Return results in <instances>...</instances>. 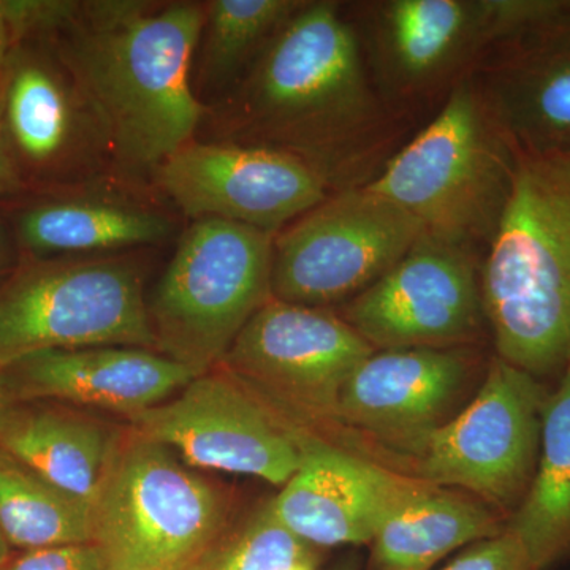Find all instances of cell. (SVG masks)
I'll return each mask as SVG.
<instances>
[{"label": "cell", "instance_id": "22", "mask_svg": "<svg viewBox=\"0 0 570 570\" xmlns=\"http://www.w3.org/2000/svg\"><path fill=\"white\" fill-rule=\"evenodd\" d=\"M504 530L505 520L480 499L423 480L371 540L366 570H431L461 547Z\"/></svg>", "mask_w": 570, "mask_h": 570}, {"label": "cell", "instance_id": "34", "mask_svg": "<svg viewBox=\"0 0 570 570\" xmlns=\"http://www.w3.org/2000/svg\"><path fill=\"white\" fill-rule=\"evenodd\" d=\"M11 404L9 395H7L6 389H3L2 377H0V415L3 414L7 407Z\"/></svg>", "mask_w": 570, "mask_h": 570}, {"label": "cell", "instance_id": "17", "mask_svg": "<svg viewBox=\"0 0 570 570\" xmlns=\"http://www.w3.org/2000/svg\"><path fill=\"white\" fill-rule=\"evenodd\" d=\"M170 209L151 184L124 178L0 202L21 261L97 257L164 245L176 230Z\"/></svg>", "mask_w": 570, "mask_h": 570}, {"label": "cell", "instance_id": "30", "mask_svg": "<svg viewBox=\"0 0 570 570\" xmlns=\"http://www.w3.org/2000/svg\"><path fill=\"white\" fill-rule=\"evenodd\" d=\"M20 250L14 243L9 224L0 214V283L11 275L18 264H20Z\"/></svg>", "mask_w": 570, "mask_h": 570}, {"label": "cell", "instance_id": "13", "mask_svg": "<svg viewBox=\"0 0 570 570\" xmlns=\"http://www.w3.org/2000/svg\"><path fill=\"white\" fill-rule=\"evenodd\" d=\"M482 255L423 234L362 294L335 307L374 351L482 347L491 341Z\"/></svg>", "mask_w": 570, "mask_h": 570}, {"label": "cell", "instance_id": "38", "mask_svg": "<svg viewBox=\"0 0 570 570\" xmlns=\"http://www.w3.org/2000/svg\"><path fill=\"white\" fill-rule=\"evenodd\" d=\"M111 570H142V569H126V568H119V569H111Z\"/></svg>", "mask_w": 570, "mask_h": 570}, {"label": "cell", "instance_id": "2", "mask_svg": "<svg viewBox=\"0 0 570 570\" xmlns=\"http://www.w3.org/2000/svg\"><path fill=\"white\" fill-rule=\"evenodd\" d=\"M202 26L204 2L89 0L48 37L130 181L151 184L153 171L200 132L206 107L193 67Z\"/></svg>", "mask_w": 570, "mask_h": 570}, {"label": "cell", "instance_id": "12", "mask_svg": "<svg viewBox=\"0 0 570 570\" xmlns=\"http://www.w3.org/2000/svg\"><path fill=\"white\" fill-rule=\"evenodd\" d=\"M425 234L367 187L328 194L275 238L272 298L335 309L390 272Z\"/></svg>", "mask_w": 570, "mask_h": 570}, {"label": "cell", "instance_id": "3", "mask_svg": "<svg viewBox=\"0 0 570 570\" xmlns=\"http://www.w3.org/2000/svg\"><path fill=\"white\" fill-rule=\"evenodd\" d=\"M482 291L494 355L557 382L570 367L569 154L519 151Z\"/></svg>", "mask_w": 570, "mask_h": 570}, {"label": "cell", "instance_id": "29", "mask_svg": "<svg viewBox=\"0 0 570 570\" xmlns=\"http://www.w3.org/2000/svg\"><path fill=\"white\" fill-rule=\"evenodd\" d=\"M0 570H111L107 554L97 543L21 551Z\"/></svg>", "mask_w": 570, "mask_h": 570}, {"label": "cell", "instance_id": "15", "mask_svg": "<svg viewBox=\"0 0 570 570\" xmlns=\"http://www.w3.org/2000/svg\"><path fill=\"white\" fill-rule=\"evenodd\" d=\"M127 426L167 445L190 468L250 475L281 489L302 461L296 428L220 367L127 419Z\"/></svg>", "mask_w": 570, "mask_h": 570}, {"label": "cell", "instance_id": "25", "mask_svg": "<svg viewBox=\"0 0 570 570\" xmlns=\"http://www.w3.org/2000/svg\"><path fill=\"white\" fill-rule=\"evenodd\" d=\"M0 530L11 550L91 543L92 504L0 449Z\"/></svg>", "mask_w": 570, "mask_h": 570}, {"label": "cell", "instance_id": "10", "mask_svg": "<svg viewBox=\"0 0 570 570\" xmlns=\"http://www.w3.org/2000/svg\"><path fill=\"white\" fill-rule=\"evenodd\" d=\"M367 73L401 121L436 112L493 43L490 0L344 2Z\"/></svg>", "mask_w": 570, "mask_h": 570}, {"label": "cell", "instance_id": "1", "mask_svg": "<svg viewBox=\"0 0 570 570\" xmlns=\"http://www.w3.org/2000/svg\"><path fill=\"white\" fill-rule=\"evenodd\" d=\"M411 129L374 89L344 2L303 0L197 138L291 154L336 194L373 183Z\"/></svg>", "mask_w": 570, "mask_h": 570}, {"label": "cell", "instance_id": "11", "mask_svg": "<svg viewBox=\"0 0 570 570\" xmlns=\"http://www.w3.org/2000/svg\"><path fill=\"white\" fill-rule=\"evenodd\" d=\"M547 382L499 356L460 414L431 439L411 475L464 491L508 523L538 471Z\"/></svg>", "mask_w": 570, "mask_h": 570}, {"label": "cell", "instance_id": "4", "mask_svg": "<svg viewBox=\"0 0 570 570\" xmlns=\"http://www.w3.org/2000/svg\"><path fill=\"white\" fill-rule=\"evenodd\" d=\"M519 149L494 121L471 73L373 183L425 234L485 258L508 209Z\"/></svg>", "mask_w": 570, "mask_h": 570}, {"label": "cell", "instance_id": "20", "mask_svg": "<svg viewBox=\"0 0 570 570\" xmlns=\"http://www.w3.org/2000/svg\"><path fill=\"white\" fill-rule=\"evenodd\" d=\"M0 377L11 403L58 401L129 419L170 400L197 376L149 348L96 346L29 355Z\"/></svg>", "mask_w": 570, "mask_h": 570}, {"label": "cell", "instance_id": "21", "mask_svg": "<svg viewBox=\"0 0 570 570\" xmlns=\"http://www.w3.org/2000/svg\"><path fill=\"white\" fill-rule=\"evenodd\" d=\"M124 430L73 406L11 403L0 415V449L92 504Z\"/></svg>", "mask_w": 570, "mask_h": 570}, {"label": "cell", "instance_id": "31", "mask_svg": "<svg viewBox=\"0 0 570 570\" xmlns=\"http://www.w3.org/2000/svg\"><path fill=\"white\" fill-rule=\"evenodd\" d=\"M18 194H20V186H18L17 178H14L13 170H11L9 157H7L6 149H3L2 138H0V202Z\"/></svg>", "mask_w": 570, "mask_h": 570}, {"label": "cell", "instance_id": "5", "mask_svg": "<svg viewBox=\"0 0 570 570\" xmlns=\"http://www.w3.org/2000/svg\"><path fill=\"white\" fill-rule=\"evenodd\" d=\"M230 530L223 490L126 426L92 502L94 543L111 569L198 570Z\"/></svg>", "mask_w": 570, "mask_h": 570}, {"label": "cell", "instance_id": "19", "mask_svg": "<svg viewBox=\"0 0 570 570\" xmlns=\"http://www.w3.org/2000/svg\"><path fill=\"white\" fill-rule=\"evenodd\" d=\"M471 77L519 151L560 148L570 137V0L491 45Z\"/></svg>", "mask_w": 570, "mask_h": 570}, {"label": "cell", "instance_id": "16", "mask_svg": "<svg viewBox=\"0 0 570 570\" xmlns=\"http://www.w3.org/2000/svg\"><path fill=\"white\" fill-rule=\"evenodd\" d=\"M149 183L186 219L225 220L273 235L328 195L291 154L198 138L170 154Z\"/></svg>", "mask_w": 570, "mask_h": 570}, {"label": "cell", "instance_id": "27", "mask_svg": "<svg viewBox=\"0 0 570 570\" xmlns=\"http://www.w3.org/2000/svg\"><path fill=\"white\" fill-rule=\"evenodd\" d=\"M11 41L48 39L69 24L81 2L78 0H3Z\"/></svg>", "mask_w": 570, "mask_h": 570}, {"label": "cell", "instance_id": "7", "mask_svg": "<svg viewBox=\"0 0 570 570\" xmlns=\"http://www.w3.org/2000/svg\"><path fill=\"white\" fill-rule=\"evenodd\" d=\"M275 238L246 225L193 220L148 299L156 352L197 377L219 366L272 298Z\"/></svg>", "mask_w": 570, "mask_h": 570}, {"label": "cell", "instance_id": "23", "mask_svg": "<svg viewBox=\"0 0 570 570\" xmlns=\"http://www.w3.org/2000/svg\"><path fill=\"white\" fill-rule=\"evenodd\" d=\"M505 528L520 539L538 570L570 557V367L547 397L538 471Z\"/></svg>", "mask_w": 570, "mask_h": 570}, {"label": "cell", "instance_id": "18", "mask_svg": "<svg viewBox=\"0 0 570 570\" xmlns=\"http://www.w3.org/2000/svg\"><path fill=\"white\" fill-rule=\"evenodd\" d=\"M296 439L302 461L272 505L285 530L306 546H370L390 513L423 485L328 439L303 430Z\"/></svg>", "mask_w": 570, "mask_h": 570}, {"label": "cell", "instance_id": "26", "mask_svg": "<svg viewBox=\"0 0 570 570\" xmlns=\"http://www.w3.org/2000/svg\"><path fill=\"white\" fill-rule=\"evenodd\" d=\"M311 558L313 547L285 530L268 501L232 528L198 570H291Z\"/></svg>", "mask_w": 570, "mask_h": 570}, {"label": "cell", "instance_id": "8", "mask_svg": "<svg viewBox=\"0 0 570 570\" xmlns=\"http://www.w3.org/2000/svg\"><path fill=\"white\" fill-rule=\"evenodd\" d=\"M374 352L335 309L269 298L217 367L288 425L324 438L343 433L344 385Z\"/></svg>", "mask_w": 570, "mask_h": 570}, {"label": "cell", "instance_id": "28", "mask_svg": "<svg viewBox=\"0 0 570 570\" xmlns=\"http://www.w3.org/2000/svg\"><path fill=\"white\" fill-rule=\"evenodd\" d=\"M442 570H538L520 539L505 528L494 538L472 543Z\"/></svg>", "mask_w": 570, "mask_h": 570}, {"label": "cell", "instance_id": "37", "mask_svg": "<svg viewBox=\"0 0 570 570\" xmlns=\"http://www.w3.org/2000/svg\"><path fill=\"white\" fill-rule=\"evenodd\" d=\"M340 570H358L355 566H346V568H341Z\"/></svg>", "mask_w": 570, "mask_h": 570}, {"label": "cell", "instance_id": "36", "mask_svg": "<svg viewBox=\"0 0 570 570\" xmlns=\"http://www.w3.org/2000/svg\"><path fill=\"white\" fill-rule=\"evenodd\" d=\"M554 151L566 153V154H569V156H570V137L568 138V140H566L564 142H562V145L560 146V148L554 149Z\"/></svg>", "mask_w": 570, "mask_h": 570}, {"label": "cell", "instance_id": "6", "mask_svg": "<svg viewBox=\"0 0 570 570\" xmlns=\"http://www.w3.org/2000/svg\"><path fill=\"white\" fill-rule=\"evenodd\" d=\"M96 346L156 351L137 253L21 261L0 283V371L40 352Z\"/></svg>", "mask_w": 570, "mask_h": 570}, {"label": "cell", "instance_id": "24", "mask_svg": "<svg viewBox=\"0 0 570 570\" xmlns=\"http://www.w3.org/2000/svg\"><path fill=\"white\" fill-rule=\"evenodd\" d=\"M303 0H206L195 51V96L208 110L242 80Z\"/></svg>", "mask_w": 570, "mask_h": 570}, {"label": "cell", "instance_id": "14", "mask_svg": "<svg viewBox=\"0 0 570 570\" xmlns=\"http://www.w3.org/2000/svg\"><path fill=\"white\" fill-rule=\"evenodd\" d=\"M489 362L482 347L400 348L367 356L343 389V430L407 464L478 392Z\"/></svg>", "mask_w": 570, "mask_h": 570}, {"label": "cell", "instance_id": "33", "mask_svg": "<svg viewBox=\"0 0 570 570\" xmlns=\"http://www.w3.org/2000/svg\"><path fill=\"white\" fill-rule=\"evenodd\" d=\"M11 557H13V554H11L9 542L3 538V532L0 530V568L6 566Z\"/></svg>", "mask_w": 570, "mask_h": 570}, {"label": "cell", "instance_id": "9", "mask_svg": "<svg viewBox=\"0 0 570 570\" xmlns=\"http://www.w3.org/2000/svg\"><path fill=\"white\" fill-rule=\"evenodd\" d=\"M0 138L20 194L124 178L102 124L50 39L11 45L0 73Z\"/></svg>", "mask_w": 570, "mask_h": 570}, {"label": "cell", "instance_id": "32", "mask_svg": "<svg viewBox=\"0 0 570 570\" xmlns=\"http://www.w3.org/2000/svg\"><path fill=\"white\" fill-rule=\"evenodd\" d=\"M11 45L13 41H11L9 22H7L6 6H3V0H0V73L6 66Z\"/></svg>", "mask_w": 570, "mask_h": 570}, {"label": "cell", "instance_id": "35", "mask_svg": "<svg viewBox=\"0 0 570 570\" xmlns=\"http://www.w3.org/2000/svg\"><path fill=\"white\" fill-rule=\"evenodd\" d=\"M291 570H316V558H311V560H306L303 562H298L295 568Z\"/></svg>", "mask_w": 570, "mask_h": 570}]
</instances>
